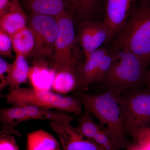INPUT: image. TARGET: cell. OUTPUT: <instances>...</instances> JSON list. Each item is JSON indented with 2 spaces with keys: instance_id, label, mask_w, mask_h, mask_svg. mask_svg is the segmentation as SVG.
<instances>
[{
  "instance_id": "ffe728a7",
  "label": "cell",
  "mask_w": 150,
  "mask_h": 150,
  "mask_svg": "<svg viewBox=\"0 0 150 150\" xmlns=\"http://www.w3.org/2000/svg\"><path fill=\"white\" fill-rule=\"evenodd\" d=\"M28 18L24 13L11 12L0 16V30L10 36L26 26Z\"/></svg>"
},
{
  "instance_id": "ac0fdd59",
  "label": "cell",
  "mask_w": 150,
  "mask_h": 150,
  "mask_svg": "<svg viewBox=\"0 0 150 150\" xmlns=\"http://www.w3.org/2000/svg\"><path fill=\"white\" fill-rule=\"evenodd\" d=\"M30 68L25 57L16 55L15 59L11 64L10 73L7 86L10 87V91L20 88L22 84L26 83L28 79Z\"/></svg>"
},
{
  "instance_id": "277c9868",
  "label": "cell",
  "mask_w": 150,
  "mask_h": 150,
  "mask_svg": "<svg viewBox=\"0 0 150 150\" xmlns=\"http://www.w3.org/2000/svg\"><path fill=\"white\" fill-rule=\"evenodd\" d=\"M6 98L7 103L12 106L34 105L74 113L78 116H81L83 112L81 101L75 96H64L50 91L38 92L33 88H18L10 91Z\"/></svg>"
},
{
  "instance_id": "7402d4cb",
  "label": "cell",
  "mask_w": 150,
  "mask_h": 150,
  "mask_svg": "<svg viewBox=\"0 0 150 150\" xmlns=\"http://www.w3.org/2000/svg\"><path fill=\"white\" fill-rule=\"evenodd\" d=\"M69 8L76 13L78 17L88 19L96 10L98 0H67Z\"/></svg>"
},
{
  "instance_id": "f1b7e54d",
  "label": "cell",
  "mask_w": 150,
  "mask_h": 150,
  "mask_svg": "<svg viewBox=\"0 0 150 150\" xmlns=\"http://www.w3.org/2000/svg\"><path fill=\"white\" fill-rule=\"evenodd\" d=\"M146 84L147 86V88H150V69L148 71L146 75Z\"/></svg>"
},
{
  "instance_id": "f546056e",
  "label": "cell",
  "mask_w": 150,
  "mask_h": 150,
  "mask_svg": "<svg viewBox=\"0 0 150 150\" xmlns=\"http://www.w3.org/2000/svg\"><path fill=\"white\" fill-rule=\"evenodd\" d=\"M145 1H148V0H145Z\"/></svg>"
},
{
  "instance_id": "9c48e42d",
  "label": "cell",
  "mask_w": 150,
  "mask_h": 150,
  "mask_svg": "<svg viewBox=\"0 0 150 150\" xmlns=\"http://www.w3.org/2000/svg\"><path fill=\"white\" fill-rule=\"evenodd\" d=\"M112 38L110 30L103 22L86 19L79 25L76 40L80 44L86 58Z\"/></svg>"
},
{
  "instance_id": "52a82bcc",
  "label": "cell",
  "mask_w": 150,
  "mask_h": 150,
  "mask_svg": "<svg viewBox=\"0 0 150 150\" xmlns=\"http://www.w3.org/2000/svg\"><path fill=\"white\" fill-rule=\"evenodd\" d=\"M124 105L126 133L150 126V88H137L121 95Z\"/></svg>"
},
{
  "instance_id": "9a60e30c",
  "label": "cell",
  "mask_w": 150,
  "mask_h": 150,
  "mask_svg": "<svg viewBox=\"0 0 150 150\" xmlns=\"http://www.w3.org/2000/svg\"><path fill=\"white\" fill-rule=\"evenodd\" d=\"M23 107L30 120H50L52 121L71 124L74 119L68 112L27 105H17Z\"/></svg>"
},
{
  "instance_id": "3957f363",
  "label": "cell",
  "mask_w": 150,
  "mask_h": 150,
  "mask_svg": "<svg viewBox=\"0 0 150 150\" xmlns=\"http://www.w3.org/2000/svg\"><path fill=\"white\" fill-rule=\"evenodd\" d=\"M114 48L130 51L148 66L150 63V4L133 14L120 32Z\"/></svg>"
},
{
  "instance_id": "6da1fadb",
  "label": "cell",
  "mask_w": 150,
  "mask_h": 150,
  "mask_svg": "<svg viewBox=\"0 0 150 150\" xmlns=\"http://www.w3.org/2000/svg\"><path fill=\"white\" fill-rule=\"evenodd\" d=\"M74 95L80 100L85 110L98 120L117 149L127 147L125 111L121 95L109 89L96 95L75 91Z\"/></svg>"
},
{
  "instance_id": "ba28073f",
  "label": "cell",
  "mask_w": 150,
  "mask_h": 150,
  "mask_svg": "<svg viewBox=\"0 0 150 150\" xmlns=\"http://www.w3.org/2000/svg\"><path fill=\"white\" fill-rule=\"evenodd\" d=\"M28 27L34 40V48L29 56L43 58L51 55L58 32L56 17L32 13Z\"/></svg>"
},
{
  "instance_id": "5b68a950",
  "label": "cell",
  "mask_w": 150,
  "mask_h": 150,
  "mask_svg": "<svg viewBox=\"0 0 150 150\" xmlns=\"http://www.w3.org/2000/svg\"><path fill=\"white\" fill-rule=\"evenodd\" d=\"M74 12L68 8L56 16L58 28L52 68L55 71L77 60L74 49L76 43L74 23Z\"/></svg>"
},
{
  "instance_id": "4fadbf2b",
  "label": "cell",
  "mask_w": 150,
  "mask_h": 150,
  "mask_svg": "<svg viewBox=\"0 0 150 150\" xmlns=\"http://www.w3.org/2000/svg\"><path fill=\"white\" fill-rule=\"evenodd\" d=\"M30 120L23 107L12 106L0 108L1 134H10L21 137V134L16 129L19 123Z\"/></svg>"
},
{
  "instance_id": "5bb4252c",
  "label": "cell",
  "mask_w": 150,
  "mask_h": 150,
  "mask_svg": "<svg viewBox=\"0 0 150 150\" xmlns=\"http://www.w3.org/2000/svg\"><path fill=\"white\" fill-rule=\"evenodd\" d=\"M76 61L57 70L52 89L56 93H67L76 90L78 80L76 74Z\"/></svg>"
},
{
  "instance_id": "d6986e66",
  "label": "cell",
  "mask_w": 150,
  "mask_h": 150,
  "mask_svg": "<svg viewBox=\"0 0 150 150\" xmlns=\"http://www.w3.org/2000/svg\"><path fill=\"white\" fill-rule=\"evenodd\" d=\"M14 52L16 55L26 58L29 56L34 46V40L32 31L27 26L11 36Z\"/></svg>"
},
{
  "instance_id": "cb8c5ba5",
  "label": "cell",
  "mask_w": 150,
  "mask_h": 150,
  "mask_svg": "<svg viewBox=\"0 0 150 150\" xmlns=\"http://www.w3.org/2000/svg\"><path fill=\"white\" fill-rule=\"evenodd\" d=\"M93 140L104 150L117 149L109 134L103 128H102Z\"/></svg>"
},
{
  "instance_id": "83f0119b",
  "label": "cell",
  "mask_w": 150,
  "mask_h": 150,
  "mask_svg": "<svg viewBox=\"0 0 150 150\" xmlns=\"http://www.w3.org/2000/svg\"><path fill=\"white\" fill-rule=\"evenodd\" d=\"M0 150H19L16 140L13 135L1 134Z\"/></svg>"
},
{
  "instance_id": "4316f807",
  "label": "cell",
  "mask_w": 150,
  "mask_h": 150,
  "mask_svg": "<svg viewBox=\"0 0 150 150\" xmlns=\"http://www.w3.org/2000/svg\"><path fill=\"white\" fill-rule=\"evenodd\" d=\"M11 64H9L2 58H0V90L2 91L7 87V83L10 73Z\"/></svg>"
},
{
  "instance_id": "e0dca14e",
  "label": "cell",
  "mask_w": 150,
  "mask_h": 150,
  "mask_svg": "<svg viewBox=\"0 0 150 150\" xmlns=\"http://www.w3.org/2000/svg\"><path fill=\"white\" fill-rule=\"evenodd\" d=\"M27 150H61L59 143L50 133L43 130L27 134Z\"/></svg>"
},
{
  "instance_id": "2e32d148",
  "label": "cell",
  "mask_w": 150,
  "mask_h": 150,
  "mask_svg": "<svg viewBox=\"0 0 150 150\" xmlns=\"http://www.w3.org/2000/svg\"><path fill=\"white\" fill-rule=\"evenodd\" d=\"M33 13L57 16L69 8L67 0H25Z\"/></svg>"
},
{
  "instance_id": "44dd1931",
  "label": "cell",
  "mask_w": 150,
  "mask_h": 150,
  "mask_svg": "<svg viewBox=\"0 0 150 150\" xmlns=\"http://www.w3.org/2000/svg\"><path fill=\"white\" fill-rule=\"evenodd\" d=\"M78 120L75 129L78 133L88 139L93 140L102 128L93 120L92 115L85 110Z\"/></svg>"
},
{
  "instance_id": "8992f818",
  "label": "cell",
  "mask_w": 150,
  "mask_h": 150,
  "mask_svg": "<svg viewBox=\"0 0 150 150\" xmlns=\"http://www.w3.org/2000/svg\"><path fill=\"white\" fill-rule=\"evenodd\" d=\"M115 59V51L113 48L108 51L100 48L92 53L86 58L83 64L76 68V91L82 92L91 84L103 82Z\"/></svg>"
},
{
  "instance_id": "603a6c76",
  "label": "cell",
  "mask_w": 150,
  "mask_h": 150,
  "mask_svg": "<svg viewBox=\"0 0 150 150\" xmlns=\"http://www.w3.org/2000/svg\"><path fill=\"white\" fill-rule=\"evenodd\" d=\"M135 145L141 148H146L150 145V126L137 129L132 134Z\"/></svg>"
},
{
  "instance_id": "30bf717a",
  "label": "cell",
  "mask_w": 150,
  "mask_h": 150,
  "mask_svg": "<svg viewBox=\"0 0 150 150\" xmlns=\"http://www.w3.org/2000/svg\"><path fill=\"white\" fill-rule=\"evenodd\" d=\"M49 125L59 137L63 150H104L93 140L78 133L71 124L51 121Z\"/></svg>"
},
{
  "instance_id": "d4e9b609",
  "label": "cell",
  "mask_w": 150,
  "mask_h": 150,
  "mask_svg": "<svg viewBox=\"0 0 150 150\" xmlns=\"http://www.w3.org/2000/svg\"><path fill=\"white\" fill-rule=\"evenodd\" d=\"M12 42L11 36L0 30V54L4 57L13 58Z\"/></svg>"
},
{
  "instance_id": "484cf974",
  "label": "cell",
  "mask_w": 150,
  "mask_h": 150,
  "mask_svg": "<svg viewBox=\"0 0 150 150\" xmlns=\"http://www.w3.org/2000/svg\"><path fill=\"white\" fill-rule=\"evenodd\" d=\"M11 12L24 13L18 0H0V16Z\"/></svg>"
},
{
  "instance_id": "7c38bea8",
  "label": "cell",
  "mask_w": 150,
  "mask_h": 150,
  "mask_svg": "<svg viewBox=\"0 0 150 150\" xmlns=\"http://www.w3.org/2000/svg\"><path fill=\"white\" fill-rule=\"evenodd\" d=\"M56 71L48 67L45 61H35L30 68L28 79L33 88L38 92L50 91L56 75Z\"/></svg>"
},
{
  "instance_id": "8fae6325",
  "label": "cell",
  "mask_w": 150,
  "mask_h": 150,
  "mask_svg": "<svg viewBox=\"0 0 150 150\" xmlns=\"http://www.w3.org/2000/svg\"><path fill=\"white\" fill-rule=\"evenodd\" d=\"M135 0H105L103 22L110 30L112 37L126 26Z\"/></svg>"
},
{
  "instance_id": "7a4b0ae2",
  "label": "cell",
  "mask_w": 150,
  "mask_h": 150,
  "mask_svg": "<svg viewBox=\"0 0 150 150\" xmlns=\"http://www.w3.org/2000/svg\"><path fill=\"white\" fill-rule=\"evenodd\" d=\"M115 59L104 81L107 89L121 95L126 92L140 88L146 83L147 67L141 58L126 50L114 48Z\"/></svg>"
}]
</instances>
